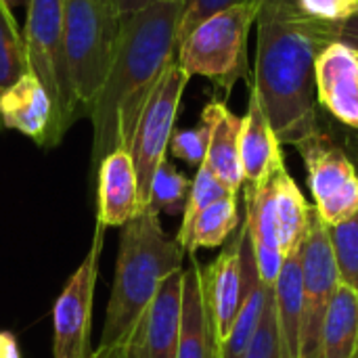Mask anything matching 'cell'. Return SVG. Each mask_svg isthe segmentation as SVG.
Here are the masks:
<instances>
[{
	"label": "cell",
	"mask_w": 358,
	"mask_h": 358,
	"mask_svg": "<svg viewBox=\"0 0 358 358\" xmlns=\"http://www.w3.org/2000/svg\"><path fill=\"white\" fill-rule=\"evenodd\" d=\"M241 2H254V0H180L182 13H180V23H178V42L203 19L212 17L214 13H218L222 8H229V6L241 4ZM258 2H262V0H258Z\"/></svg>",
	"instance_id": "cell-30"
},
{
	"label": "cell",
	"mask_w": 358,
	"mask_h": 358,
	"mask_svg": "<svg viewBox=\"0 0 358 358\" xmlns=\"http://www.w3.org/2000/svg\"><path fill=\"white\" fill-rule=\"evenodd\" d=\"M260 2H241L195 25L176 46V63L189 78L203 76L229 92L248 73V36Z\"/></svg>",
	"instance_id": "cell-5"
},
{
	"label": "cell",
	"mask_w": 358,
	"mask_h": 358,
	"mask_svg": "<svg viewBox=\"0 0 358 358\" xmlns=\"http://www.w3.org/2000/svg\"><path fill=\"white\" fill-rule=\"evenodd\" d=\"M340 281L358 294V210L344 222L327 227Z\"/></svg>",
	"instance_id": "cell-25"
},
{
	"label": "cell",
	"mask_w": 358,
	"mask_h": 358,
	"mask_svg": "<svg viewBox=\"0 0 358 358\" xmlns=\"http://www.w3.org/2000/svg\"><path fill=\"white\" fill-rule=\"evenodd\" d=\"M178 358H220V344L216 340L212 319L203 298L201 264L189 256V266L182 268V313Z\"/></svg>",
	"instance_id": "cell-17"
},
{
	"label": "cell",
	"mask_w": 358,
	"mask_h": 358,
	"mask_svg": "<svg viewBox=\"0 0 358 358\" xmlns=\"http://www.w3.org/2000/svg\"><path fill=\"white\" fill-rule=\"evenodd\" d=\"M300 262H302L304 317H302L298 358H323V346H321L323 323L342 281L338 275L327 224L321 220L315 208L310 212L306 235L300 243Z\"/></svg>",
	"instance_id": "cell-9"
},
{
	"label": "cell",
	"mask_w": 358,
	"mask_h": 358,
	"mask_svg": "<svg viewBox=\"0 0 358 358\" xmlns=\"http://www.w3.org/2000/svg\"><path fill=\"white\" fill-rule=\"evenodd\" d=\"M0 117L6 128L29 136L46 149L55 147L52 105L34 73L23 76L0 94Z\"/></svg>",
	"instance_id": "cell-15"
},
{
	"label": "cell",
	"mask_w": 358,
	"mask_h": 358,
	"mask_svg": "<svg viewBox=\"0 0 358 358\" xmlns=\"http://www.w3.org/2000/svg\"><path fill=\"white\" fill-rule=\"evenodd\" d=\"M323 358H357L358 352V294L340 283L325 323H323Z\"/></svg>",
	"instance_id": "cell-21"
},
{
	"label": "cell",
	"mask_w": 358,
	"mask_h": 358,
	"mask_svg": "<svg viewBox=\"0 0 358 358\" xmlns=\"http://www.w3.org/2000/svg\"><path fill=\"white\" fill-rule=\"evenodd\" d=\"M243 358H285L283 357V348H281V338H279L273 287L268 289V298H266L260 329H258L256 338L252 340V344H250V348H248Z\"/></svg>",
	"instance_id": "cell-28"
},
{
	"label": "cell",
	"mask_w": 358,
	"mask_h": 358,
	"mask_svg": "<svg viewBox=\"0 0 358 358\" xmlns=\"http://www.w3.org/2000/svg\"><path fill=\"white\" fill-rule=\"evenodd\" d=\"M180 13V0H159L122 17L115 59L88 111L94 128V168L111 151H128L147 99L176 59Z\"/></svg>",
	"instance_id": "cell-2"
},
{
	"label": "cell",
	"mask_w": 358,
	"mask_h": 358,
	"mask_svg": "<svg viewBox=\"0 0 358 358\" xmlns=\"http://www.w3.org/2000/svg\"><path fill=\"white\" fill-rule=\"evenodd\" d=\"M243 237H245V222H241L239 229L231 235L220 256L212 264L201 266L203 298L220 346L229 338L243 300V262H241Z\"/></svg>",
	"instance_id": "cell-12"
},
{
	"label": "cell",
	"mask_w": 358,
	"mask_h": 358,
	"mask_svg": "<svg viewBox=\"0 0 358 358\" xmlns=\"http://www.w3.org/2000/svg\"><path fill=\"white\" fill-rule=\"evenodd\" d=\"M90 358H120V352H117V348H105V346H99Z\"/></svg>",
	"instance_id": "cell-34"
},
{
	"label": "cell",
	"mask_w": 358,
	"mask_h": 358,
	"mask_svg": "<svg viewBox=\"0 0 358 358\" xmlns=\"http://www.w3.org/2000/svg\"><path fill=\"white\" fill-rule=\"evenodd\" d=\"M296 2L308 17L338 27L358 13V0H296Z\"/></svg>",
	"instance_id": "cell-29"
},
{
	"label": "cell",
	"mask_w": 358,
	"mask_h": 358,
	"mask_svg": "<svg viewBox=\"0 0 358 358\" xmlns=\"http://www.w3.org/2000/svg\"><path fill=\"white\" fill-rule=\"evenodd\" d=\"M182 313V271L166 277L126 340L120 358H178Z\"/></svg>",
	"instance_id": "cell-11"
},
{
	"label": "cell",
	"mask_w": 358,
	"mask_h": 358,
	"mask_svg": "<svg viewBox=\"0 0 358 358\" xmlns=\"http://www.w3.org/2000/svg\"><path fill=\"white\" fill-rule=\"evenodd\" d=\"M229 195H237V193H231L218 180V176L208 168V164H201L197 168V174H195L193 182H191V193H189V199H187V206H185V212H182V224H180L176 237H182L189 231V227L193 224V220L197 218L199 212H203L208 206H212L218 199H224Z\"/></svg>",
	"instance_id": "cell-26"
},
{
	"label": "cell",
	"mask_w": 358,
	"mask_h": 358,
	"mask_svg": "<svg viewBox=\"0 0 358 358\" xmlns=\"http://www.w3.org/2000/svg\"><path fill=\"white\" fill-rule=\"evenodd\" d=\"M252 86L279 143L298 145L317 124L315 63L338 40V25L308 17L296 0H262Z\"/></svg>",
	"instance_id": "cell-1"
},
{
	"label": "cell",
	"mask_w": 358,
	"mask_h": 358,
	"mask_svg": "<svg viewBox=\"0 0 358 358\" xmlns=\"http://www.w3.org/2000/svg\"><path fill=\"white\" fill-rule=\"evenodd\" d=\"M191 193V180L180 174L168 157L159 164L149 195V208L153 212H168V214H182L187 199Z\"/></svg>",
	"instance_id": "cell-24"
},
{
	"label": "cell",
	"mask_w": 358,
	"mask_h": 358,
	"mask_svg": "<svg viewBox=\"0 0 358 358\" xmlns=\"http://www.w3.org/2000/svg\"><path fill=\"white\" fill-rule=\"evenodd\" d=\"M10 8H17V6H27L29 0H4Z\"/></svg>",
	"instance_id": "cell-35"
},
{
	"label": "cell",
	"mask_w": 358,
	"mask_h": 358,
	"mask_svg": "<svg viewBox=\"0 0 358 358\" xmlns=\"http://www.w3.org/2000/svg\"><path fill=\"white\" fill-rule=\"evenodd\" d=\"M357 358H358V352H357Z\"/></svg>",
	"instance_id": "cell-36"
},
{
	"label": "cell",
	"mask_w": 358,
	"mask_h": 358,
	"mask_svg": "<svg viewBox=\"0 0 358 358\" xmlns=\"http://www.w3.org/2000/svg\"><path fill=\"white\" fill-rule=\"evenodd\" d=\"M306 166L315 210L327 227L348 220L358 210V172L346 151L321 128L296 145Z\"/></svg>",
	"instance_id": "cell-8"
},
{
	"label": "cell",
	"mask_w": 358,
	"mask_h": 358,
	"mask_svg": "<svg viewBox=\"0 0 358 358\" xmlns=\"http://www.w3.org/2000/svg\"><path fill=\"white\" fill-rule=\"evenodd\" d=\"M105 227L96 222L90 250L63 287L55 302V358H90V325H92V300L99 275V260L103 252Z\"/></svg>",
	"instance_id": "cell-10"
},
{
	"label": "cell",
	"mask_w": 358,
	"mask_h": 358,
	"mask_svg": "<svg viewBox=\"0 0 358 358\" xmlns=\"http://www.w3.org/2000/svg\"><path fill=\"white\" fill-rule=\"evenodd\" d=\"M185 256L178 239L164 231L153 210L138 212L122 227L101 346L115 348L126 340L162 281L185 268Z\"/></svg>",
	"instance_id": "cell-3"
},
{
	"label": "cell",
	"mask_w": 358,
	"mask_h": 358,
	"mask_svg": "<svg viewBox=\"0 0 358 358\" xmlns=\"http://www.w3.org/2000/svg\"><path fill=\"white\" fill-rule=\"evenodd\" d=\"M273 294H275V310H277V325H279L283 357L298 358L300 357L302 317H304L300 245L285 256L279 279L273 285Z\"/></svg>",
	"instance_id": "cell-19"
},
{
	"label": "cell",
	"mask_w": 358,
	"mask_h": 358,
	"mask_svg": "<svg viewBox=\"0 0 358 358\" xmlns=\"http://www.w3.org/2000/svg\"><path fill=\"white\" fill-rule=\"evenodd\" d=\"M239 159L243 170V185H256L273 176L283 166L281 143L262 109L256 88L250 90L248 113L241 117L239 134Z\"/></svg>",
	"instance_id": "cell-16"
},
{
	"label": "cell",
	"mask_w": 358,
	"mask_h": 358,
	"mask_svg": "<svg viewBox=\"0 0 358 358\" xmlns=\"http://www.w3.org/2000/svg\"><path fill=\"white\" fill-rule=\"evenodd\" d=\"M201 117L210 122V143L203 164H208V168L231 193H239L243 189V170L239 159L241 117L235 115L222 101L208 103Z\"/></svg>",
	"instance_id": "cell-18"
},
{
	"label": "cell",
	"mask_w": 358,
	"mask_h": 358,
	"mask_svg": "<svg viewBox=\"0 0 358 358\" xmlns=\"http://www.w3.org/2000/svg\"><path fill=\"white\" fill-rule=\"evenodd\" d=\"M273 203H275V218H277V237L283 254L287 256L294 252L308 229L310 222V203L306 201L304 193L287 172L285 164L279 166L273 174Z\"/></svg>",
	"instance_id": "cell-20"
},
{
	"label": "cell",
	"mask_w": 358,
	"mask_h": 358,
	"mask_svg": "<svg viewBox=\"0 0 358 358\" xmlns=\"http://www.w3.org/2000/svg\"><path fill=\"white\" fill-rule=\"evenodd\" d=\"M113 2H115L120 15H122V17H128V15L136 13V10H143V8H147L149 4L159 2V0H113Z\"/></svg>",
	"instance_id": "cell-33"
},
{
	"label": "cell",
	"mask_w": 358,
	"mask_h": 358,
	"mask_svg": "<svg viewBox=\"0 0 358 358\" xmlns=\"http://www.w3.org/2000/svg\"><path fill=\"white\" fill-rule=\"evenodd\" d=\"M208 143H210V122L206 117H201L199 126H195V128L174 130L168 149L172 151L174 157L187 162L189 166L199 168L206 162Z\"/></svg>",
	"instance_id": "cell-27"
},
{
	"label": "cell",
	"mask_w": 358,
	"mask_h": 358,
	"mask_svg": "<svg viewBox=\"0 0 358 358\" xmlns=\"http://www.w3.org/2000/svg\"><path fill=\"white\" fill-rule=\"evenodd\" d=\"M317 103L338 122L358 130V52L334 40L315 63Z\"/></svg>",
	"instance_id": "cell-13"
},
{
	"label": "cell",
	"mask_w": 358,
	"mask_h": 358,
	"mask_svg": "<svg viewBox=\"0 0 358 358\" xmlns=\"http://www.w3.org/2000/svg\"><path fill=\"white\" fill-rule=\"evenodd\" d=\"M29 73L25 38L17 27L13 8L0 0V94Z\"/></svg>",
	"instance_id": "cell-23"
},
{
	"label": "cell",
	"mask_w": 358,
	"mask_h": 358,
	"mask_svg": "<svg viewBox=\"0 0 358 358\" xmlns=\"http://www.w3.org/2000/svg\"><path fill=\"white\" fill-rule=\"evenodd\" d=\"M0 358H21L17 340L13 334L0 331Z\"/></svg>",
	"instance_id": "cell-32"
},
{
	"label": "cell",
	"mask_w": 358,
	"mask_h": 358,
	"mask_svg": "<svg viewBox=\"0 0 358 358\" xmlns=\"http://www.w3.org/2000/svg\"><path fill=\"white\" fill-rule=\"evenodd\" d=\"M99 210L96 222L105 229L124 227L141 212L138 180L132 157L126 149H115L99 164Z\"/></svg>",
	"instance_id": "cell-14"
},
{
	"label": "cell",
	"mask_w": 358,
	"mask_h": 358,
	"mask_svg": "<svg viewBox=\"0 0 358 358\" xmlns=\"http://www.w3.org/2000/svg\"><path fill=\"white\" fill-rule=\"evenodd\" d=\"M122 15L113 0H65V61L82 111L94 105L120 40Z\"/></svg>",
	"instance_id": "cell-4"
},
{
	"label": "cell",
	"mask_w": 358,
	"mask_h": 358,
	"mask_svg": "<svg viewBox=\"0 0 358 358\" xmlns=\"http://www.w3.org/2000/svg\"><path fill=\"white\" fill-rule=\"evenodd\" d=\"M189 80L191 78L185 73V69L174 59L168 65V69L164 71V76L159 78L157 86L153 88V92L147 99L143 113L138 117L128 153L132 157L136 180H138L141 212L149 208L151 182H153V176H155L159 164L166 159L170 138L174 134L180 99H182V92L187 88Z\"/></svg>",
	"instance_id": "cell-7"
},
{
	"label": "cell",
	"mask_w": 358,
	"mask_h": 358,
	"mask_svg": "<svg viewBox=\"0 0 358 358\" xmlns=\"http://www.w3.org/2000/svg\"><path fill=\"white\" fill-rule=\"evenodd\" d=\"M65 0H29L25 19V48L29 73L44 86L52 105V138H63L80 113L65 61Z\"/></svg>",
	"instance_id": "cell-6"
},
{
	"label": "cell",
	"mask_w": 358,
	"mask_h": 358,
	"mask_svg": "<svg viewBox=\"0 0 358 358\" xmlns=\"http://www.w3.org/2000/svg\"><path fill=\"white\" fill-rule=\"evenodd\" d=\"M239 208H237V195H229L224 199H218L216 203L208 206L203 212L197 214L193 224L182 237H176L187 256H195L201 248H218L224 245L231 235L239 229Z\"/></svg>",
	"instance_id": "cell-22"
},
{
	"label": "cell",
	"mask_w": 358,
	"mask_h": 358,
	"mask_svg": "<svg viewBox=\"0 0 358 358\" xmlns=\"http://www.w3.org/2000/svg\"><path fill=\"white\" fill-rule=\"evenodd\" d=\"M338 40L348 44L350 48H355L358 52V13L355 17H350L346 23L340 25L338 29Z\"/></svg>",
	"instance_id": "cell-31"
}]
</instances>
